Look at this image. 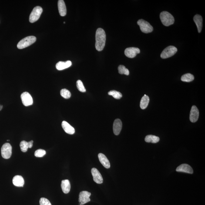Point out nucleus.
Segmentation results:
<instances>
[{"label": "nucleus", "instance_id": "obj_1", "mask_svg": "<svg viewBox=\"0 0 205 205\" xmlns=\"http://www.w3.org/2000/svg\"><path fill=\"white\" fill-rule=\"evenodd\" d=\"M95 48L98 51H101L103 49L106 43V35L105 31L102 28H98L95 35Z\"/></svg>", "mask_w": 205, "mask_h": 205}, {"label": "nucleus", "instance_id": "obj_2", "mask_svg": "<svg viewBox=\"0 0 205 205\" xmlns=\"http://www.w3.org/2000/svg\"><path fill=\"white\" fill-rule=\"evenodd\" d=\"M160 18L162 23L166 26H170L174 22L173 16L167 11L162 12L160 14Z\"/></svg>", "mask_w": 205, "mask_h": 205}, {"label": "nucleus", "instance_id": "obj_3", "mask_svg": "<svg viewBox=\"0 0 205 205\" xmlns=\"http://www.w3.org/2000/svg\"><path fill=\"white\" fill-rule=\"evenodd\" d=\"M36 37L30 36L26 37L21 40L17 45V48L19 49H22L32 45L36 42Z\"/></svg>", "mask_w": 205, "mask_h": 205}, {"label": "nucleus", "instance_id": "obj_4", "mask_svg": "<svg viewBox=\"0 0 205 205\" xmlns=\"http://www.w3.org/2000/svg\"><path fill=\"white\" fill-rule=\"evenodd\" d=\"M138 25L140 27L141 31L144 33L147 34L152 32L153 28L149 22L144 20L141 19L137 22Z\"/></svg>", "mask_w": 205, "mask_h": 205}, {"label": "nucleus", "instance_id": "obj_5", "mask_svg": "<svg viewBox=\"0 0 205 205\" xmlns=\"http://www.w3.org/2000/svg\"><path fill=\"white\" fill-rule=\"evenodd\" d=\"M177 49L175 46H170L166 47L162 51L161 54V58L165 59L173 56L177 52Z\"/></svg>", "mask_w": 205, "mask_h": 205}, {"label": "nucleus", "instance_id": "obj_6", "mask_svg": "<svg viewBox=\"0 0 205 205\" xmlns=\"http://www.w3.org/2000/svg\"><path fill=\"white\" fill-rule=\"evenodd\" d=\"M43 12V9L41 7L37 6L34 8L29 16V21L31 23L36 22L39 19Z\"/></svg>", "mask_w": 205, "mask_h": 205}, {"label": "nucleus", "instance_id": "obj_7", "mask_svg": "<svg viewBox=\"0 0 205 205\" xmlns=\"http://www.w3.org/2000/svg\"><path fill=\"white\" fill-rule=\"evenodd\" d=\"M1 151L3 158L5 159H9L12 154V147L9 143L4 144L1 148Z\"/></svg>", "mask_w": 205, "mask_h": 205}, {"label": "nucleus", "instance_id": "obj_8", "mask_svg": "<svg viewBox=\"0 0 205 205\" xmlns=\"http://www.w3.org/2000/svg\"><path fill=\"white\" fill-rule=\"evenodd\" d=\"M21 98L22 103L25 106H31L33 103L32 97L28 92H23L21 94Z\"/></svg>", "mask_w": 205, "mask_h": 205}, {"label": "nucleus", "instance_id": "obj_9", "mask_svg": "<svg viewBox=\"0 0 205 205\" xmlns=\"http://www.w3.org/2000/svg\"><path fill=\"white\" fill-rule=\"evenodd\" d=\"M91 194L87 191H82L79 193V202L80 205H83L91 201L90 196Z\"/></svg>", "mask_w": 205, "mask_h": 205}, {"label": "nucleus", "instance_id": "obj_10", "mask_svg": "<svg viewBox=\"0 0 205 205\" xmlns=\"http://www.w3.org/2000/svg\"><path fill=\"white\" fill-rule=\"evenodd\" d=\"M140 50L138 48L135 47L128 48L125 50V55L128 58H133L136 56L137 54L140 53Z\"/></svg>", "mask_w": 205, "mask_h": 205}, {"label": "nucleus", "instance_id": "obj_11", "mask_svg": "<svg viewBox=\"0 0 205 205\" xmlns=\"http://www.w3.org/2000/svg\"><path fill=\"white\" fill-rule=\"evenodd\" d=\"M91 173L93 177L94 181L98 184H101L103 182V179L97 169L93 168L91 169Z\"/></svg>", "mask_w": 205, "mask_h": 205}, {"label": "nucleus", "instance_id": "obj_12", "mask_svg": "<svg viewBox=\"0 0 205 205\" xmlns=\"http://www.w3.org/2000/svg\"><path fill=\"white\" fill-rule=\"evenodd\" d=\"M199 116V111L197 107L195 106H192L191 110L190 119V121L194 123L198 120Z\"/></svg>", "mask_w": 205, "mask_h": 205}, {"label": "nucleus", "instance_id": "obj_13", "mask_svg": "<svg viewBox=\"0 0 205 205\" xmlns=\"http://www.w3.org/2000/svg\"><path fill=\"white\" fill-rule=\"evenodd\" d=\"M176 171L177 172H183L190 174L193 173V170L191 166L186 164L181 165L177 168Z\"/></svg>", "mask_w": 205, "mask_h": 205}, {"label": "nucleus", "instance_id": "obj_14", "mask_svg": "<svg viewBox=\"0 0 205 205\" xmlns=\"http://www.w3.org/2000/svg\"><path fill=\"white\" fill-rule=\"evenodd\" d=\"M122 126V122L120 119H117L115 120L113 125V132L115 135L119 134L121 131Z\"/></svg>", "mask_w": 205, "mask_h": 205}, {"label": "nucleus", "instance_id": "obj_15", "mask_svg": "<svg viewBox=\"0 0 205 205\" xmlns=\"http://www.w3.org/2000/svg\"><path fill=\"white\" fill-rule=\"evenodd\" d=\"M98 157H99L100 162L104 167L107 169H109L110 168V162L104 154L102 153H100L98 155Z\"/></svg>", "mask_w": 205, "mask_h": 205}, {"label": "nucleus", "instance_id": "obj_16", "mask_svg": "<svg viewBox=\"0 0 205 205\" xmlns=\"http://www.w3.org/2000/svg\"><path fill=\"white\" fill-rule=\"evenodd\" d=\"M62 126L65 132L68 134L73 135L75 133V129L67 122L63 121L62 122Z\"/></svg>", "mask_w": 205, "mask_h": 205}, {"label": "nucleus", "instance_id": "obj_17", "mask_svg": "<svg viewBox=\"0 0 205 205\" xmlns=\"http://www.w3.org/2000/svg\"><path fill=\"white\" fill-rule=\"evenodd\" d=\"M58 7L60 15L62 16L66 15L67 9L64 1L63 0H59L58 2Z\"/></svg>", "mask_w": 205, "mask_h": 205}, {"label": "nucleus", "instance_id": "obj_18", "mask_svg": "<svg viewBox=\"0 0 205 205\" xmlns=\"http://www.w3.org/2000/svg\"><path fill=\"white\" fill-rule=\"evenodd\" d=\"M193 20L197 27L198 31L199 33H200L203 28V18L201 16L196 15L194 17Z\"/></svg>", "mask_w": 205, "mask_h": 205}, {"label": "nucleus", "instance_id": "obj_19", "mask_svg": "<svg viewBox=\"0 0 205 205\" xmlns=\"http://www.w3.org/2000/svg\"><path fill=\"white\" fill-rule=\"evenodd\" d=\"M13 183L15 186L23 187L25 184V180L22 176L17 175L14 177L13 179Z\"/></svg>", "mask_w": 205, "mask_h": 205}, {"label": "nucleus", "instance_id": "obj_20", "mask_svg": "<svg viewBox=\"0 0 205 205\" xmlns=\"http://www.w3.org/2000/svg\"><path fill=\"white\" fill-rule=\"evenodd\" d=\"M72 65V63L70 61H67L64 62L60 61L56 64V68L58 70H62L70 67Z\"/></svg>", "mask_w": 205, "mask_h": 205}, {"label": "nucleus", "instance_id": "obj_21", "mask_svg": "<svg viewBox=\"0 0 205 205\" xmlns=\"http://www.w3.org/2000/svg\"><path fill=\"white\" fill-rule=\"evenodd\" d=\"M61 188L63 192L65 194H67L70 191L71 186L70 182L68 180H62L61 182Z\"/></svg>", "mask_w": 205, "mask_h": 205}, {"label": "nucleus", "instance_id": "obj_22", "mask_svg": "<svg viewBox=\"0 0 205 205\" xmlns=\"http://www.w3.org/2000/svg\"><path fill=\"white\" fill-rule=\"evenodd\" d=\"M149 100H150L149 97L146 95H144L141 99L140 104L141 108L142 109H146L149 104Z\"/></svg>", "mask_w": 205, "mask_h": 205}, {"label": "nucleus", "instance_id": "obj_23", "mask_svg": "<svg viewBox=\"0 0 205 205\" xmlns=\"http://www.w3.org/2000/svg\"><path fill=\"white\" fill-rule=\"evenodd\" d=\"M145 141L147 142L156 143L159 141V138L154 135H148L145 137Z\"/></svg>", "mask_w": 205, "mask_h": 205}, {"label": "nucleus", "instance_id": "obj_24", "mask_svg": "<svg viewBox=\"0 0 205 205\" xmlns=\"http://www.w3.org/2000/svg\"><path fill=\"white\" fill-rule=\"evenodd\" d=\"M194 79V76L190 73H186L182 76L181 80L182 82H190Z\"/></svg>", "mask_w": 205, "mask_h": 205}, {"label": "nucleus", "instance_id": "obj_25", "mask_svg": "<svg viewBox=\"0 0 205 205\" xmlns=\"http://www.w3.org/2000/svg\"><path fill=\"white\" fill-rule=\"evenodd\" d=\"M108 95H111L114 98L116 99H120L122 97V94L117 91L112 90L109 91L108 93Z\"/></svg>", "mask_w": 205, "mask_h": 205}, {"label": "nucleus", "instance_id": "obj_26", "mask_svg": "<svg viewBox=\"0 0 205 205\" xmlns=\"http://www.w3.org/2000/svg\"><path fill=\"white\" fill-rule=\"evenodd\" d=\"M21 151L25 152L27 151L28 148H29V144L28 142L25 141H22L20 144Z\"/></svg>", "mask_w": 205, "mask_h": 205}, {"label": "nucleus", "instance_id": "obj_27", "mask_svg": "<svg viewBox=\"0 0 205 205\" xmlns=\"http://www.w3.org/2000/svg\"><path fill=\"white\" fill-rule=\"evenodd\" d=\"M61 96L65 99H68L70 98L71 94L70 91L65 89H62L61 91Z\"/></svg>", "mask_w": 205, "mask_h": 205}, {"label": "nucleus", "instance_id": "obj_28", "mask_svg": "<svg viewBox=\"0 0 205 205\" xmlns=\"http://www.w3.org/2000/svg\"><path fill=\"white\" fill-rule=\"evenodd\" d=\"M118 69L119 73L120 74H124V75H129V70L126 68L123 65H119V67H118Z\"/></svg>", "mask_w": 205, "mask_h": 205}, {"label": "nucleus", "instance_id": "obj_29", "mask_svg": "<svg viewBox=\"0 0 205 205\" xmlns=\"http://www.w3.org/2000/svg\"><path fill=\"white\" fill-rule=\"evenodd\" d=\"M76 86L78 90L80 91V92H86V89H85L82 81L78 80L77 81Z\"/></svg>", "mask_w": 205, "mask_h": 205}, {"label": "nucleus", "instance_id": "obj_30", "mask_svg": "<svg viewBox=\"0 0 205 205\" xmlns=\"http://www.w3.org/2000/svg\"><path fill=\"white\" fill-rule=\"evenodd\" d=\"M46 153V152L43 149H39L35 151V156L37 157H42L45 156Z\"/></svg>", "mask_w": 205, "mask_h": 205}, {"label": "nucleus", "instance_id": "obj_31", "mask_svg": "<svg viewBox=\"0 0 205 205\" xmlns=\"http://www.w3.org/2000/svg\"><path fill=\"white\" fill-rule=\"evenodd\" d=\"M40 205H52L48 199L44 198H41L40 199Z\"/></svg>", "mask_w": 205, "mask_h": 205}, {"label": "nucleus", "instance_id": "obj_32", "mask_svg": "<svg viewBox=\"0 0 205 205\" xmlns=\"http://www.w3.org/2000/svg\"><path fill=\"white\" fill-rule=\"evenodd\" d=\"M28 144H29V148H31L33 146V141H30L28 142Z\"/></svg>", "mask_w": 205, "mask_h": 205}, {"label": "nucleus", "instance_id": "obj_33", "mask_svg": "<svg viewBox=\"0 0 205 205\" xmlns=\"http://www.w3.org/2000/svg\"><path fill=\"white\" fill-rule=\"evenodd\" d=\"M3 108L2 105H0V111L2 110Z\"/></svg>", "mask_w": 205, "mask_h": 205}, {"label": "nucleus", "instance_id": "obj_34", "mask_svg": "<svg viewBox=\"0 0 205 205\" xmlns=\"http://www.w3.org/2000/svg\"><path fill=\"white\" fill-rule=\"evenodd\" d=\"M64 23L65 24V22H64Z\"/></svg>", "mask_w": 205, "mask_h": 205}]
</instances>
